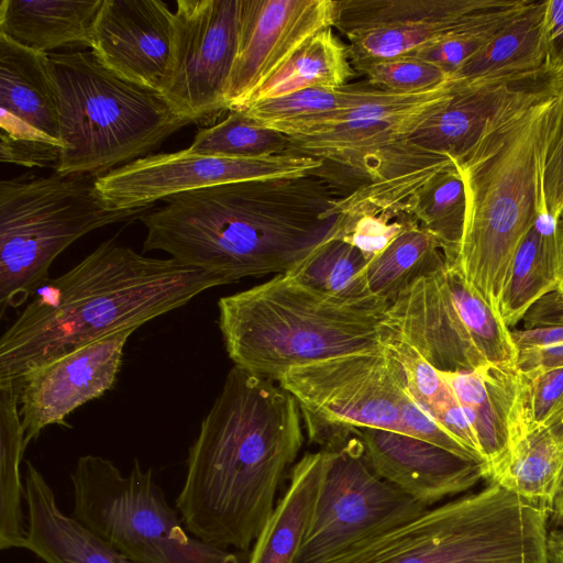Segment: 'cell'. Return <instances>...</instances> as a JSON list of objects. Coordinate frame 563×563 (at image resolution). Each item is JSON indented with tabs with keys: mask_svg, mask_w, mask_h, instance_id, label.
<instances>
[{
	"mask_svg": "<svg viewBox=\"0 0 563 563\" xmlns=\"http://www.w3.org/2000/svg\"><path fill=\"white\" fill-rule=\"evenodd\" d=\"M349 195L322 166L299 176L220 184L173 195L141 217L143 251L225 285L245 277L288 274L323 243L340 238Z\"/></svg>",
	"mask_w": 563,
	"mask_h": 563,
	"instance_id": "1",
	"label": "cell"
},
{
	"mask_svg": "<svg viewBox=\"0 0 563 563\" xmlns=\"http://www.w3.org/2000/svg\"><path fill=\"white\" fill-rule=\"evenodd\" d=\"M274 382L233 366L189 446L175 508L208 544L250 550L302 446L299 406Z\"/></svg>",
	"mask_w": 563,
	"mask_h": 563,
	"instance_id": "2",
	"label": "cell"
},
{
	"mask_svg": "<svg viewBox=\"0 0 563 563\" xmlns=\"http://www.w3.org/2000/svg\"><path fill=\"white\" fill-rule=\"evenodd\" d=\"M225 283L172 258L144 256L114 239L43 283L0 338V380L102 338L139 329Z\"/></svg>",
	"mask_w": 563,
	"mask_h": 563,
	"instance_id": "3",
	"label": "cell"
},
{
	"mask_svg": "<svg viewBox=\"0 0 563 563\" xmlns=\"http://www.w3.org/2000/svg\"><path fill=\"white\" fill-rule=\"evenodd\" d=\"M556 95L523 85L460 161L466 213L455 265L498 312L514 255L545 206L542 163Z\"/></svg>",
	"mask_w": 563,
	"mask_h": 563,
	"instance_id": "4",
	"label": "cell"
},
{
	"mask_svg": "<svg viewBox=\"0 0 563 563\" xmlns=\"http://www.w3.org/2000/svg\"><path fill=\"white\" fill-rule=\"evenodd\" d=\"M388 305L344 301L280 274L221 297L219 329L234 366L278 382L291 367L385 349Z\"/></svg>",
	"mask_w": 563,
	"mask_h": 563,
	"instance_id": "5",
	"label": "cell"
},
{
	"mask_svg": "<svg viewBox=\"0 0 563 563\" xmlns=\"http://www.w3.org/2000/svg\"><path fill=\"white\" fill-rule=\"evenodd\" d=\"M49 60L64 144L58 174L100 177L191 123L158 90L119 76L91 51L49 53Z\"/></svg>",
	"mask_w": 563,
	"mask_h": 563,
	"instance_id": "6",
	"label": "cell"
},
{
	"mask_svg": "<svg viewBox=\"0 0 563 563\" xmlns=\"http://www.w3.org/2000/svg\"><path fill=\"white\" fill-rule=\"evenodd\" d=\"M460 80L411 93L376 88L329 131L292 140V153L332 164L363 185L360 198L383 210L408 212L413 196L454 161L413 146L411 134L454 95Z\"/></svg>",
	"mask_w": 563,
	"mask_h": 563,
	"instance_id": "7",
	"label": "cell"
},
{
	"mask_svg": "<svg viewBox=\"0 0 563 563\" xmlns=\"http://www.w3.org/2000/svg\"><path fill=\"white\" fill-rule=\"evenodd\" d=\"M548 517L488 483L362 540L327 563H548Z\"/></svg>",
	"mask_w": 563,
	"mask_h": 563,
	"instance_id": "8",
	"label": "cell"
},
{
	"mask_svg": "<svg viewBox=\"0 0 563 563\" xmlns=\"http://www.w3.org/2000/svg\"><path fill=\"white\" fill-rule=\"evenodd\" d=\"M153 206L114 209L96 177L27 176L0 183V317L30 300L54 260L102 227L141 219Z\"/></svg>",
	"mask_w": 563,
	"mask_h": 563,
	"instance_id": "9",
	"label": "cell"
},
{
	"mask_svg": "<svg viewBox=\"0 0 563 563\" xmlns=\"http://www.w3.org/2000/svg\"><path fill=\"white\" fill-rule=\"evenodd\" d=\"M278 384L296 399L309 440L322 449L344 443L361 428L435 444L445 435L410 396L405 371L387 347L291 367Z\"/></svg>",
	"mask_w": 563,
	"mask_h": 563,
	"instance_id": "10",
	"label": "cell"
},
{
	"mask_svg": "<svg viewBox=\"0 0 563 563\" xmlns=\"http://www.w3.org/2000/svg\"><path fill=\"white\" fill-rule=\"evenodd\" d=\"M71 515L136 563H242L186 529L153 470L134 460L128 474L109 459L86 454L69 474Z\"/></svg>",
	"mask_w": 563,
	"mask_h": 563,
	"instance_id": "11",
	"label": "cell"
},
{
	"mask_svg": "<svg viewBox=\"0 0 563 563\" xmlns=\"http://www.w3.org/2000/svg\"><path fill=\"white\" fill-rule=\"evenodd\" d=\"M382 329L386 343L409 345L442 373L516 365L517 350L499 312L446 261L388 305Z\"/></svg>",
	"mask_w": 563,
	"mask_h": 563,
	"instance_id": "12",
	"label": "cell"
},
{
	"mask_svg": "<svg viewBox=\"0 0 563 563\" xmlns=\"http://www.w3.org/2000/svg\"><path fill=\"white\" fill-rule=\"evenodd\" d=\"M528 0H341L333 27L351 63L411 55L460 35H495L531 5Z\"/></svg>",
	"mask_w": 563,
	"mask_h": 563,
	"instance_id": "13",
	"label": "cell"
},
{
	"mask_svg": "<svg viewBox=\"0 0 563 563\" xmlns=\"http://www.w3.org/2000/svg\"><path fill=\"white\" fill-rule=\"evenodd\" d=\"M324 450L320 492L295 563H327L427 509L374 473L356 435Z\"/></svg>",
	"mask_w": 563,
	"mask_h": 563,
	"instance_id": "14",
	"label": "cell"
},
{
	"mask_svg": "<svg viewBox=\"0 0 563 563\" xmlns=\"http://www.w3.org/2000/svg\"><path fill=\"white\" fill-rule=\"evenodd\" d=\"M167 71L158 91L191 123L210 121L225 107L235 57L240 0H178Z\"/></svg>",
	"mask_w": 563,
	"mask_h": 563,
	"instance_id": "15",
	"label": "cell"
},
{
	"mask_svg": "<svg viewBox=\"0 0 563 563\" xmlns=\"http://www.w3.org/2000/svg\"><path fill=\"white\" fill-rule=\"evenodd\" d=\"M322 165L323 161L298 153L238 158L199 155L186 148L151 154L120 166L97 177L96 187L109 207L136 209L220 184L306 175Z\"/></svg>",
	"mask_w": 563,
	"mask_h": 563,
	"instance_id": "16",
	"label": "cell"
},
{
	"mask_svg": "<svg viewBox=\"0 0 563 563\" xmlns=\"http://www.w3.org/2000/svg\"><path fill=\"white\" fill-rule=\"evenodd\" d=\"M334 5V0H240L227 110H243L307 41L333 27Z\"/></svg>",
	"mask_w": 563,
	"mask_h": 563,
	"instance_id": "17",
	"label": "cell"
},
{
	"mask_svg": "<svg viewBox=\"0 0 563 563\" xmlns=\"http://www.w3.org/2000/svg\"><path fill=\"white\" fill-rule=\"evenodd\" d=\"M135 329L91 342L30 372L19 385V411L29 444L52 426H69L66 418L110 390L123 352Z\"/></svg>",
	"mask_w": 563,
	"mask_h": 563,
	"instance_id": "18",
	"label": "cell"
},
{
	"mask_svg": "<svg viewBox=\"0 0 563 563\" xmlns=\"http://www.w3.org/2000/svg\"><path fill=\"white\" fill-rule=\"evenodd\" d=\"M353 435L374 473L426 508L488 476L487 463L412 435L375 428L357 429Z\"/></svg>",
	"mask_w": 563,
	"mask_h": 563,
	"instance_id": "19",
	"label": "cell"
},
{
	"mask_svg": "<svg viewBox=\"0 0 563 563\" xmlns=\"http://www.w3.org/2000/svg\"><path fill=\"white\" fill-rule=\"evenodd\" d=\"M174 12L161 0H103L91 52L119 76L158 90L168 68Z\"/></svg>",
	"mask_w": 563,
	"mask_h": 563,
	"instance_id": "20",
	"label": "cell"
},
{
	"mask_svg": "<svg viewBox=\"0 0 563 563\" xmlns=\"http://www.w3.org/2000/svg\"><path fill=\"white\" fill-rule=\"evenodd\" d=\"M26 541L44 563H136L97 533L65 514L42 472L25 462Z\"/></svg>",
	"mask_w": 563,
	"mask_h": 563,
	"instance_id": "21",
	"label": "cell"
},
{
	"mask_svg": "<svg viewBox=\"0 0 563 563\" xmlns=\"http://www.w3.org/2000/svg\"><path fill=\"white\" fill-rule=\"evenodd\" d=\"M477 439L488 473L508 454L520 376L516 365L487 364L475 371L442 373Z\"/></svg>",
	"mask_w": 563,
	"mask_h": 563,
	"instance_id": "22",
	"label": "cell"
},
{
	"mask_svg": "<svg viewBox=\"0 0 563 563\" xmlns=\"http://www.w3.org/2000/svg\"><path fill=\"white\" fill-rule=\"evenodd\" d=\"M459 80L452 98L409 139L413 146L454 162L471 151L489 121L529 82Z\"/></svg>",
	"mask_w": 563,
	"mask_h": 563,
	"instance_id": "23",
	"label": "cell"
},
{
	"mask_svg": "<svg viewBox=\"0 0 563 563\" xmlns=\"http://www.w3.org/2000/svg\"><path fill=\"white\" fill-rule=\"evenodd\" d=\"M103 0H1L0 33L41 53L91 47L95 20Z\"/></svg>",
	"mask_w": 563,
	"mask_h": 563,
	"instance_id": "24",
	"label": "cell"
},
{
	"mask_svg": "<svg viewBox=\"0 0 563 563\" xmlns=\"http://www.w3.org/2000/svg\"><path fill=\"white\" fill-rule=\"evenodd\" d=\"M324 449L306 453L290 470L288 487L253 543L246 563H295L307 533L325 467Z\"/></svg>",
	"mask_w": 563,
	"mask_h": 563,
	"instance_id": "25",
	"label": "cell"
},
{
	"mask_svg": "<svg viewBox=\"0 0 563 563\" xmlns=\"http://www.w3.org/2000/svg\"><path fill=\"white\" fill-rule=\"evenodd\" d=\"M562 287L558 221L543 207L510 264L499 302L504 323L511 330L538 299Z\"/></svg>",
	"mask_w": 563,
	"mask_h": 563,
	"instance_id": "26",
	"label": "cell"
},
{
	"mask_svg": "<svg viewBox=\"0 0 563 563\" xmlns=\"http://www.w3.org/2000/svg\"><path fill=\"white\" fill-rule=\"evenodd\" d=\"M547 1H532L528 9L466 62L453 78L505 80L517 84L547 77L544 40Z\"/></svg>",
	"mask_w": 563,
	"mask_h": 563,
	"instance_id": "27",
	"label": "cell"
},
{
	"mask_svg": "<svg viewBox=\"0 0 563 563\" xmlns=\"http://www.w3.org/2000/svg\"><path fill=\"white\" fill-rule=\"evenodd\" d=\"M0 107L59 139L57 91L49 54L26 48L1 33Z\"/></svg>",
	"mask_w": 563,
	"mask_h": 563,
	"instance_id": "28",
	"label": "cell"
},
{
	"mask_svg": "<svg viewBox=\"0 0 563 563\" xmlns=\"http://www.w3.org/2000/svg\"><path fill=\"white\" fill-rule=\"evenodd\" d=\"M375 90L358 85L313 87L252 102L243 111L291 140L307 139L332 129L345 112L368 101Z\"/></svg>",
	"mask_w": 563,
	"mask_h": 563,
	"instance_id": "29",
	"label": "cell"
},
{
	"mask_svg": "<svg viewBox=\"0 0 563 563\" xmlns=\"http://www.w3.org/2000/svg\"><path fill=\"white\" fill-rule=\"evenodd\" d=\"M563 466V413L517 441L486 478L545 510Z\"/></svg>",
	"mask_w": 563,
	"mask_h": 563,
	"instance_id": "30",
	"label": "cell"
},
{
	"mask_svg": "<svg viewBox=\"0 0 563 563\" xmlns=\"http://www.w3.org/2000/svg\"><path fill=\"white\" fill-rule=\"evenodd\" d=\"M25 430L19 411V385L0 380V549H24L26 517L23 512L25 485L21 462Z\"/></svg>",
	"mask_w": 563,
	"mask_h": 563,
	"instance_id": "31",
	"label": "cell"
},
{
	"mask_svg": "<svg viewBox=\"0 0 563 563\" xmlns=\"http://www.w3.org/2000/svg\"><path fill=\"white\" fill-rule=\"evenodd\" d=\"M354 75L347 46L335 35L333 27H328L307 41L289 62L253 95L247 106L307 88L342 87Z\"/></svg>",
	"mask_w": 563,
	"mask_h": 563,
	"instance_id": "32",
	"label": "cell"
},
{
	"mask_svg": "<svg viewBox=\"0 0 563 563\" xmlns=\"http://www.w3.org/2000/svg\"><path fill=\"white\" fill-rule=\"evenodd\" d=\"M386 347L401 364L416 404L476 459L485 462L474 430L441 372L402 342H387Z\"/></svg>",
	"mask_w": 563,
	"mask_h": 563,
	"instance_id": "33",
	"label": "cell"
},
{
	"mask_svg": "<svg viewBox=\"0 0 563 563\" xmlns=\"http://www.w3.org/2000/svg\"><path fill=\"white\" fill-rule=\"evenodd\" d=\"M444 261L438 241L415 222L369 260L366 267L368 288L372 295L390 303L416 279Z\"/></svg>",
	"mask_w": 563,
	"mask_h": 563,
	"instance_id": "34",
	"label": "cell"
},
{
	"mask_svg": "<svg viewBox=\"0 0 563 563\" xmlns=\"http://www.w3.org/2000/svg\"><path fill=\"white\" fill-rule=\"evenodd\" d=\"M410 213L438 241L446 263L455 264L466 213L464 184L455 162L413 196Z\"/></svg>",
	"mask_w": 563,
	"mask_h": 563,
	"instance_id": "35",
	"label": "cell"
},
{
	"mask_svg": "<svg viewBox=\"0 0 563 563\" xmlns=\"http://www.w3.org/2000/svg\"><path fill=\"white\" fill-rule=\"evenodd\" d=\"M368 257L357 247L335 238L323 243L303 264L288 274L341 300L367 302L380 299L372 295L368 288Z\"/></svg>",
	"mask_w": 563,
	"mask_h": 563,
	"instance_id": "36",
	"label": "cell"
},
{
	"mask_svg": "<svg viewBox=\"0 0 563 563\" xmlns=\"http://www.w3.org/2000/svg\"><path fill=\"white\" fill-rule=\"evenodd\" d=\"M292 140L266 128L243 110H231L211 126L198 130L189 152L238 158H257L292 153Z\"/></svg>",
	"mask_w": 563,
	"mask_h": 563,
	"instance_id": "37",
	"label": "cell"
},
{
	"mask_svg": "<svg viewBox=\"0 0 563 563\" xmlns=\"http://www.w3.org/2000/svg\"><path fill=\"white\" fill-rule=\"evenodd\" d=\"M519 376L520 389L511 446L563 413V367L519 371Z\"/></svg>",
	"mask_w": 563,
	"mask_h": 563,
	"instance_id": "38",
	"label": "cell"
},
{
	"mask_svg": "<svg viewBox=\"0 0 563 563\" xmlns=\"http://www.w3.org/2000/svg\"><path fill=\"white\" fill-rule=\"evenodd\" d=\"M351 64L356 73L366 76L372 87L389 92L432 89L452 78L431 63L411 55Z\"/></svg>",
	"mask_w": 563,
	"mask_h": 563,
	"instance_id": "39",
	"label": "cell"
},
{
	"mask_svg": "<svg viewBox=\"0 0 563 563\" xmlns=\"http://www.w3.org/2000/svg\"><path fill=\"white\" fill-rule=\"evenodd\" d=\"M64 144L1 108L0 159L23 167L58 164Z\"/></svg>",
	"mask_w": 563,
	"mask_h": 563,
	"instance_id": "40",
	"label": "cell"
},
{
	"mask_svg": "<svg viewBox=\"0 0 563 563\" xmlns=\"http://www.w3.org/2000/svg\"><path fill=\"white\" fill-rule=\"evenodd\" d=\"M415 222L418 221L409 213L390 211L349 213L344 214L340 238L357 247L371 260Z\"/></svg>",
	"mask_w": 563,
	"mask_h": 563,
	"instance_id": "41",
	"label": "cell"
},
{
	"mask_svg": "<svg viewBox=\"0 0 563 563\" xmlns=\"http://www.w3.org/2000/svg\"><path fill=\"white\" fill-rule=\"evenodd\" d=\"M550 81L556 103L544 148L542 189L548 212L558 220L563 213V77Z\"/></svg>",
	"mask_w": 563,
	"mask_h": 563,
	"instance_id": "42",
	"label": "cell"
},
{
	"mask_svg": "<svg viewBox=\"0 0 563 563\" xmlns=\"http://www.w3.org/2000/svg\"><path fill=\"white\" fill-rule=\"evenodd\" d=\"M495 35L453 36L426 46L411 54V56L429 62L453 77V75L484 48Z\"/></svg>",
	"mask_w": 563,
	"mask_h": 563,
	"instance_id": "43",
	"label": "cell"
},
{
	"mask_svg": "<svg viewBox=\"0 0 563 563\" xmlns=\"http://www.w3.org/2000/svg\"><path fill=\"white\" fill-rule=\"evenodd\" d=\"M545 74L563 77V0H548L544 19Z\"/></svg>",
	"mask_w": 563,
	"mask_h": 563,
	"instance_id": "44",
	"label": "cell"
},
{
	"mask_svg": "<svg viewBox=\"0 0 563 563\" xmlns=\"http://www.w3.org/2000/svg\"><path fill=\"white\" fill-rule=\"evenodd\" d=\"M522 329L563 327V294L554 290L538 299L526 312Z\"/></svg>",
	"mask_w": 563,
	"mask_h": 563,
	"instance_id": "45",
	"label": "cell"
},
{
	"mask_svg": "<svg viewBox=\"0 0 563 563\" xmlns=\"http://www.w3.org/2000/svg\"><path fill=\"white\" fill-rule=\"evenodd\" d=\"M517 353L563 343V327L510 330Z\"/></svg>",
	"mask_w": 563,
	"mask_h": 563,
	"instance_id": "46",
	"label": "cell"
},
{
	"mask_svg": "<svg viewBox=\"0 0 563 563\" xmlns=\"http://www.w3.org/2000/svg\"><path fill=\"white\" fill-rule=\"evenodd\" d=\"M516 366L520 372L563 367V343L520 351L517 353Z\"/></svg>",
	"mask_w": 563,
	"mask_h": 563,
	"instance_id": "47",
	"label": "cell"
},
{
	"mask_svg": "<svg viewBox=\"0 0 563 563\" xmlns=\"http://www.w3.org/2000/svg\"><path fill=\"white\" fill-rule=\"evenodd\" d=\"M548 563H563V528H556L548 533Z\"/></svg>",
	"mask_w": 563,
	"mask_h": 563,
	"instance_id": "48",
	"label": "cell"
},
{
	"mask_svg": "<svg viewBox=\"0 0 563 563\" xmlns=\"http://www.w3.org/2000/svg\"><path fill=\"white\" fill-rule=\"evenodd\" d=\"M550 515L552 517V520L560 528H563V466L551 503Z\"/></svg>",
	"mask_w": 563,
	"mask_h": 563,
	"instance_id": "49",
	"label": "cell"
},
{
	"mask_svg": "<svg viewBox=\"0 0 563 563\" xmlns=\"http://www.w3.org/2000/svg\"><path fill=\"white\" fill-rule=\"evenodd\" d=\"M558 221V232L561 247V261H562V273H563V213L560 216Z\"/></svg>",
	"mask_w": 563,
	"mask_h": 563,
	"instance_id": "50",
	"label": "cell"
},
{
	"mask_svg": "<svg viewBox=\"0 0 563 563\" xmlns=\"http://www.w3.org/2000/svg\"><path fill=\"white\" fill-rule=\"evenodd\" d=\"M561 292L563 294V287H562V289H561Z\"/></svg>",
	"mask_w": 563,
	"mask_h": 563,
	"instance_id": "51",
	"label": "cell"
}]
</instances>
